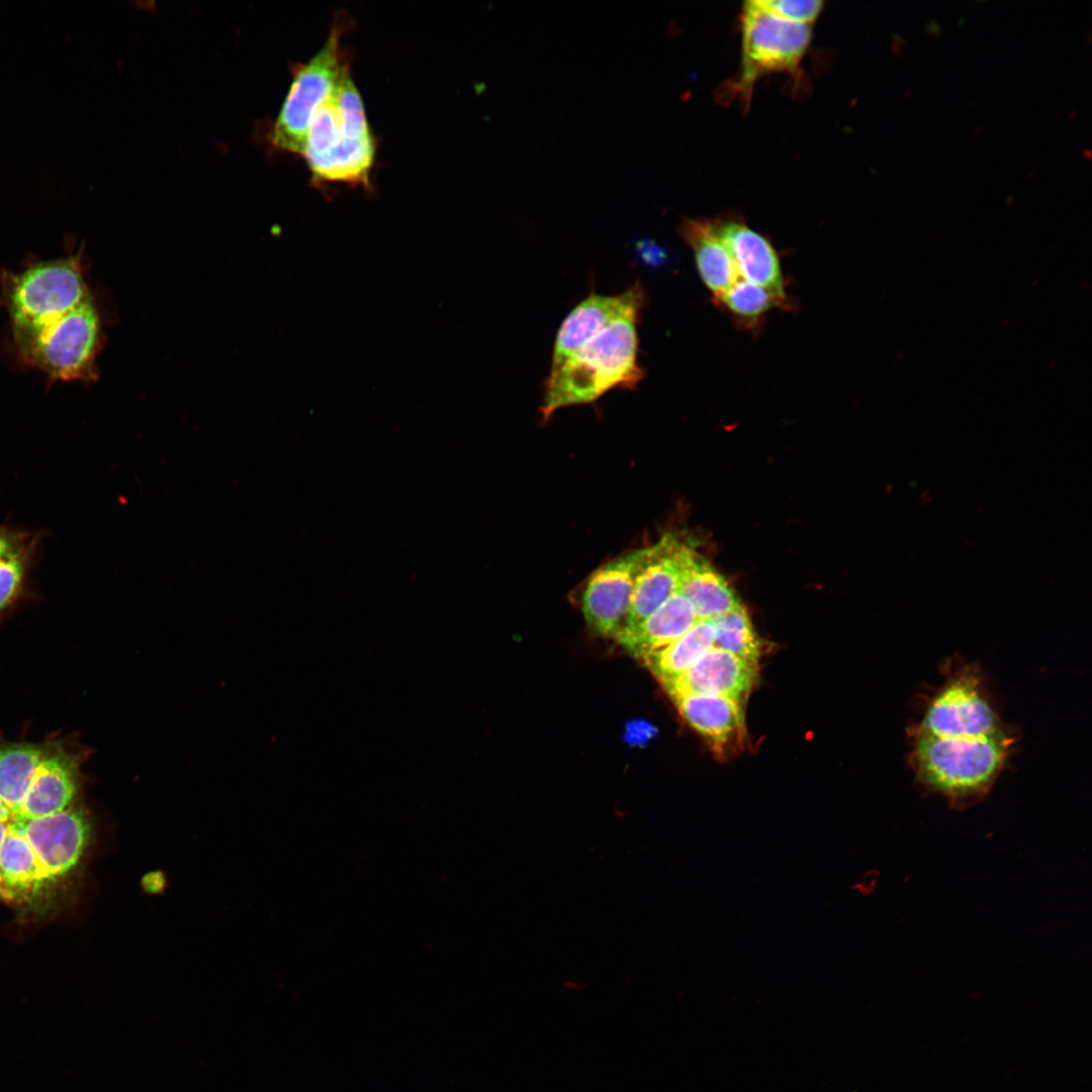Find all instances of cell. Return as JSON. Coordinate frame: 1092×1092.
<instances>
[{
    "instance_id": "cell-14",
    "label": "cell",
    "mask_w": 1092,
    "mask_h": 1092,
    "mask_svg": "<svg viewBox=\"0 0 1092 1092\" xmlns=\"http://www.w3.org/2000/svg\"><path fill=\"white\" fill-rule=\"evenodd\" d=\"M678 592L694 607L698 620H711L741 606L728 581L693 546L677 539Z\"/></svg>"
},
{
    "instance_id": "cell-19",
    "label": "cell",
    "mask_w": 1092,
    "mask_h": 1092,
    "mask_svg": "<svg viewBox=\"0 0 1092 1092\" xmlns=\"http://www.w3.org/2000/svg\"><path fill=\"white\" fill-rule=\"evenodd\" d=\"M715 629L711 620H698L686 633L666 646L647 654L643 661L664 684L678 676L714 647Z\"/></svg>"
},
{
    "instance_id": "cell-3",
    "label": "cell",
    "mask_w": 1092,
    "mask_h": 1092,
    "mask_svg": "<svg viewBox=\"0 0 1092 1092\" xmlns=\"http://www.w3.org/2000/svg\"><path fill=\"white\" fill-rule=\"evenodd\" d=\"M13 342L21 360L51 380L97 378L102 330L92 298Z\"/></svg>"
},
{
    "instance_id": "cell-17",
    "label": "cell",
    "mask_w": 1092,
    "mask_h": 1092,
    "mask_svg": "<svg viewBox=\"0 0 1092 1092\" xmlns=\"http://www.w3.org/2000/svg\"><path fill=\"white\" fill-rule=\"evenodd\" d=\"M679 714L717 748H723L744 735L743 706L716 695H688L673 700Z\"/></svg>"
},
{
    "instance_id": "cell-18",
    "label": "cell",
    "mask_w": 1092,
    "mask_h": 1092,
    "mask_svg": "<svg viewBox=\"0 0 1092 1092\" xmlns=\"http://www.w3.org/2000/svg\"><path fill=\"white\" fill-rule=\"evenodd\" d=\"M47 881L32 848L10 820V829L0 850V899L24 900Z\"/></svg>"
},
{
    "instance_id": "cell-26",
    "label": "cell",
    "mask_w": 1092,
    "mask_h": 1092,
    "mask_svg": "<svg viewBox=\"0 0 1092 1092\" xmlns=\"http://www.w3.org/2000/svg\"><path fill=\"white\" fill-rule=\"evenodd\" d=\"M10 829V820L0 819V850Z\"/></svg>"
},
{
    "instance_id": "cell-20",
    "label": "cell",
    "mask_w": 1092,
    "mask_h": 1092,
    "mask_svg": "<svg viewBox=\"0 0 1092 1092\" xmlns=\"http://www.w3.org/2000/svg\"><path fill=\"white\" fill-rule=\"evenodd\" d=\"M713 301L730 316L737 327L749 331L759 328L771 309L794 307L789 297L779 296L741 277Z\"/></svg>"
},
{
    "instance_id": "cell-10",
    "label": "cell",
    "mask_w": 1092,
    "mask_h": 1092,
    "mask_svg": "<svg viewBox=\"0 0 1092 1092\" xmlns=\"http://www.w3.org/2000/svg\"><path fill=\"white\" fill-rule=\"evenodd\" d=\"M645 300V290L639 282L619 294H588L561 323L553 346L549 372L559 368L583 344L616 321L629 315H640Z\"/></svg>"
},
{
    "instance_id": "cell-12",
    "label": "cell",
    "mask_w": 1092,
    "mask_h": 1092,
    "mask_svg": "<svg viewBox=\"0 0 1092 1092\" xmlns=\"http://www.w3.org/2000/svg\"><path fill=\"white\" fill-rule=\"evenodd\" d=\"M727 247L738 275L772 293L788 297L778 252L771 242L736 215L711 219Z\"/></svg>"
},
{
    "instance_id": "cell-9",
    "label": "cell",
    "mask_w": 1092,
    "mask_h": 1092,
    "mask_svg": "<svg viewBox=\"0 0 1092 1092\" xmlns=\"http://www.w3.org/2000/svg\"><path fill=\"white\" fill-rule=\"evenodd\" d=\"M648 547L602 565L589 576L581 598L587 625L598 634L617 637L628 615L636 572Z\"/></svg>"
},
{
    "instance_id": "cell-24",
    "label": "cell",
    "mask_w": 1092,
    "mask_h": 1092,
    "mask_svg": "<svg viewBox=\"0 0 1092 1092\" xmlns=\"http://www.w3.org/2000/svg\"><path fill=\"white\" fill-rule=\"evenodd\" d=\"M142 887L149 894L161 893L166 887V879L161 872H151L142 879Z\"/></svg>"
},
{
    "instance_id": "cell-2",
    "label": "cell",
    "mask_w": 1092,
    "mask_h": 1092,
    "mask_svg": "<svg viewBox=\"0 0 1092 1092\" xmlns=\"http://www.w3.org/2000/svg\"><path fill=\"white\" fill-rule=\"evenodd\" d=\"M1012 739L1007 731L978 739H947L913 731L910 760L916 777L954 803L987 793L1001 772Z\"/></svg>"
},
{
    "instance_id": "cell-23",
    "label": "cell",
    "mask_w": 1092,
    "mask_h": 1092,
    "mask_svg": "<svg viewBox=\"0 0 1092 1092\" xmlns=\"http://www.w3.org/2000/svg\"><path fill=\"white\" fill-rule=\"evenodd\" d=\"M25 572L24 557L13 551L0 560V612L16 598Z\"/></svg>"
},
{
    "instance_id": "cell-4",
    "label": "cell",
    "mask_w": 1092,
    "mask_h": 1092,
    "mask_svg": "<svg viewBox=\"0 0 1092 1092\" xmlns=\"http://www.w3.org/2000/svg\"><path fill=\"white\" fill-rule=\"evenodd\" d=\"M12 338L56 320L91 298L79 255L34 263L4 282Z\"/></svg>"
},
{
    "instance_id": "cell-6",
    "label": "cell",
    "mask_w": 1092,
    "mask_h": 1092,
    "mask_svg": "<svg viewBox=\"0 0 1092 1092\" xmlns=\"http://www.w3.org/2000/svg\"><path fill=\"white\" fill-rule=\"evenodd\" d=\"M742 55L738 74L723 89L724 97H739L747 106L755 82L771 73L797 71L812 36L810 25L784 20L758 7L743 4Z\"/></svg>"
},
{
    "instance_id": "cell-7",
    "label": "cell",
    "mask_w": 1092,
    "mask_h": 1092,
    "mask_svg": "<svg viewBox=\"0 0 1092 1092\" xmlns=\"http://www.w3.org/2000/svg\"><path fill=\"white\" fill-rule=\"evenodd\" d=\"M947 739H978L1004 731L977 671L956 672L937 690L914 728Z\"/></svg>"
},
{
    "instance_id": "cell-13",
    "label": "cell",
    "mask_w": 1092,
    "mask_h": 1092,
    "mask_svg": "<svg viewBox=\"0 0 1092 1092\" xmlns=\"http://www.w3.org/2000/svg\"><path fill=\"white\" fill-rule=\"evenodd\" d=\"M677 537L665 534L652 546L636 572L631 603L623 628H630L678 592L679 574L675 558Z\"/></svg>"
},
{
    "instance_id": "cell-21",
    "label": "cell",
    "mask_w": 1092,
    "mask_h": 1092,
    "mask_svg": "<svg viewBox=\"0 0 1092 1092\" xmlns=\"http://www.w3.org/2000/svg\"><path fill=\"white\" fill-rule=\"evenodd\" d=\"M711 621L715 629L714 647L758 663L766 645L754 631L742 605Z\"/></svg>"
},
{
    "instance_id": "cell-5",
    "label": "cell",
    "mask_w": 1092,
    "mask_h": 1092,
    "mask_svg": "<svg viewBox=\"0 0 1092 1092\" xmlns=\"http://www.w3.org/2000/svg\"><path fill=\"white\" fill-rule=\"evenodd\" d=\"M349 26L339 13L321 50L292 71V82L271 130V144L281 152L302 155L310 121L332 95L348 63L341 40Z\"/></svg>"
},
{
    "instance_id": "cell-22",
    "label": "cell",
    "mask_w": 1092,
    "mask_h": 1092,
    "mask_svg": "<svg viewBox=\"0 0 1092 1092\" xmlns=\"http://www.w3.org/2000/svg\"><path fill=\"white\" fill-rule=\"evenodd\" d=\"M763 10L790 22L810 25L820 14V0H752Z\"/></svg>"
},
{
    "instance_id": "cell-1",
    "label": "cell",
    "mask_w": 1092,
    "mask_h": 1092,
    "mask_svg": "<svg viewBox=\"0 0 1092 1092\" xmlns=\"http://www.w3.org/2000/svg\"><path fill=\"white\" fill-rule=\"evenodd\" d=\"M640 315L620 318L570 355L544 381V421L563 407L595 401L612 389H634L645 375L638 360Z\"/></svg>"
},
{
    "instance_id": "cell-8",
    "label": "cell",
    "mask_w": 1092,
    "mask_h": 1092,
    "mask_svg": "<svg viewBox=\"0 0 1092 1092\" xmlns=\"http://www.w3.org/2000/svg\"><path fill=\"white\" fill-rule=\"evenodd\" d=\"M11 820L29 843L48 881L76 867L91 834L90 817L80 807L40 818Z\"/></svg>"
},
{
    "instance_id": "cell-11",
    "label": "cell",
    "mask_w": 1092,
    "mask_h": 1092,
    "mask_svg": "<svg viewBox=\"0 0 1092 1092\" xmlns=\"http://www.w3.org/2000/svg\"><path fill=\"white\" fill-rule=\"evenodd\" d=\"M758 677V663L711 648L678 676L662 684L672 700L688 695H716L744 706Z\"/></svg>"
},
{
    "instance_id": "cell-15",
    "label": "cell",
    "mask_w": 1092,
    "mask_h": 1092,
    "mask_svg": "<svg viewBox=\"0 0 1092 1092\" xmlns=\"http://www.w3.org/2000/svg\"><path fill=\"white\" fill-rule=\"evenodd\" d=\"M697 621L691 602L675 593L640 623L623 628L616 638L632 655L643 659L677 639Z\"/></svg>"
},
{
    "instance_id": "cell-16",
    "label": "cell",
    "mask_w": 1092,
    "mask_h": 1092,
    "mask_svg": "<svg viewBox=\"0 0 1092 1092\" xmlns=\"http://www.w3.org/2000/svg\"><path fill=\"white\" fill-rule=\"evenodd\" d=\"M679 236L691 248L698 273L713 299L725 293L740 277L733 259L717 236L711 219L686 218Z\"/></svg>"
},
{
    "instance_id": "cell-27",
    "label": "cell",
    "mask_w": 1092,
    "mask_h": 1092,
    "mask_svg": "<svg viewBox=\"0 0 1092 1092\" xmlns=\"http://www.w3.org/2000/svg\"><path fill=\"white\" fill-rule=\"evenodd\" d=\"M0 819L1 820H11L12 819V813L7 808V806L1 801V799H0Z\"/></svg>"
},
{
    "instance_id": "cell-25",
    "label": "cell",
    "mask_w": 1092,
    "mask_h": 1092,
    "mask_svg": "<svg viewBox=\"0 0 1092 1092\" xmlns=\"http://www.w3.org/2000/svg\"><path fill=\"white\" fill-rule=\"evenodd\" d=\"M13 551L14 549L7 535L0 532V560Z\"/></svg>"
}]
</instances>
